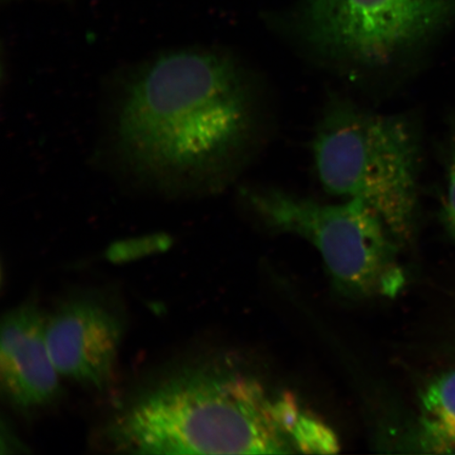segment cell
Returning a JSON list of instances; mask_svg holds the SVG:
<instances>
[{
    "label": "cell",
    "instance_id": "7",
    "mask_svg": "<svg viewBox=\"0 0 455 455\" xmlns=\"http://www.w3.org/2000/svg\"><path fill=\"white\" fill-rule=\"evenodd\" d=\"M45 323L47 315L34 303L16 307L3 318L0 382L11 405L22 411L52 405L61 395Z\"/></svg>",
    "mask_w": 455,
    "mask_h": 455
},
{
    "label": "cell",
    "instance_id": "4",
    "mask_svg": "<svg viewBox=\"0 0 455 455\" xmlns=\"http://www.w3.org/2000/svg\"><path fill=\"white\" fill-rule=\"evenodd\" d=\"M247 195L267 225L301 236L317 249L335 287L347 297L394 298L405 287L398 259L401 243L358 199L327 204L275 189Z\"/></svg>",
    "mask_w": 455,
    "mask_h": 455
},
{
    "label": "cell",
    "instance_id": "8",
    "mask_svg": "<svg viewBox=\"0 0 455 455\" xmlns=\"http://www.w3.org/2000/svg\"><path fill=\"white\" fill-rule=\"evenodd\" d=\"M415 442L420 452L455 454V368L436 375L422 391Z\"/></svg>",
    "mask_w": 455,
    "mask_h": 455
},
{
    "label": "cell",
    "instance_id": "3",
    "mask_svg": "<svg viewBox=\"0 0 455 455\" xmlns=\"http://www.w3.org/2000/svg\"><path fill=\"white\" fill-rule=\"evenodd\" d=\"M318 178L331 195L358 199L379 215L401 243L413 236L419 142L405 118L339 102L313 141Z\"/></svg>",
    "mask_w": 455,
    "mask_h": 455
},
{
    "label": "cell",
    "instance_id": "6",
    "mask_svg": "<svg viewBox=\"0 0 455 455\" xmlns=\"http://www.w3.org/2000/svg\"><path fill=\"white\" fill-rule=\"evenodd\" d=\"M123 335L122 317L93 297L68 299L45 323L48 349L60 377L99 391L111 383Z\"/></svg>",
    "mask_w": 455,
    "mask_h": 455
},
{
    "label": "cell",
    "instance_id": "9",
    "mask_svg": "<svg viewBox=\"0 0 455 455\" xmlns=\"http://www.w3.org/2000/svg\"><path fill=\"white\" fill-rule=\"evenodd\" d=\"M441 218L449 235L455 241V123L448 162L447 192L443 202Z\"/></svg>",
    "mask_w": 455,
    "mask_h": 455
},
{
    "label": "cell",
    "instance_id": "5",
    "mask_svg": "<svg viewBox=\"0 0 455 455\" xmlns=\"http://www.w3.org/2000/svg\"><path fill=\"white\" fill-rule=\"evenodd\" d=\"M454 16L455 0H305L300 28L306 41L323 53L382 66Z\"/></svg>",
    "mask_w": 455,
    "mask_h": 455
},
{
    "label": "cell",
    "instance_id": "2",
    "mask_svg": "<svg viewBox=\"0 0 455 455\" xmlns=\"http://www.w3.org/2000/svg\"><path fill=\"white\" fill-rule=\"evenodd\" d=\"M327 424L290 392L231 363L193 358L148 380L101 430L102 446L129 454L312 453Z\"/></svg>",
    "mask_w": 455,
    "mask_h": 455
},
{
    "label": "cell",
    "instance_id": "1",
    "mask_svg": "<svg viewBox=\"0 0 455 455\" xmlns=\"http://www.w3.org/2000/svg\"><path fill=\"white\" fill-rule=\"evenodd\" d=\"M250 122L235 62L185 48L124 73L108 116V146L119 172L155 195H204L235 155Z\"/></svg>",
    "mask_w": 455,
    "mask_h": 455
}]
</instances>
